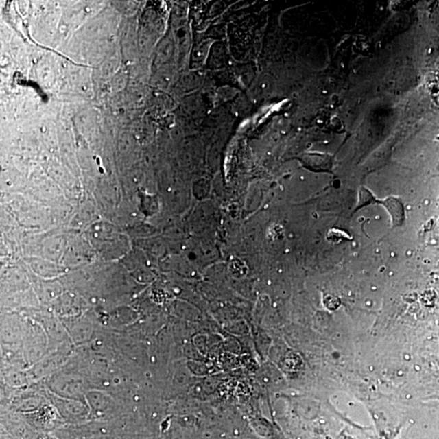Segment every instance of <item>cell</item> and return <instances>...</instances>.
Segmentation results:
<instances>
[{
    "label": "cell",
    "mask_w": 439,
    "mask_h": 439,
    "mask_svg": "<svg viewBox=\"0 0 439 439\" xmlns=\"http://www.w3.org/2000/svg\"><path fill=\"white\" fill-rule=\"evenodd\" d=\"M230 270L233 274H235L237 273V270H239V273L241 274H246V271H247V268H246V263L240 260H233L230 263Z\"/></svg>",
    "instance_id": "cell-1"
}]
</instances>
